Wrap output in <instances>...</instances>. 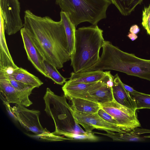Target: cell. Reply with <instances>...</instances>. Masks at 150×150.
I'll list each match as a JSON object with an SVG mask.
<instances>
[{"instance_id": "cell-30", "label": "cell", "mask_w": 150, "mask_h": 150, "mask_svg": "<svg viewBox=\"0 0 150 150\" xmlns=\"http://www.w3.org/2000/svg\"><path fill=\"white\" fill-rule=\"evenodd\" d=\"M128 37L132 41H134L138 37L136 34L130 33L127 35Z\"/></svg>"}, {"instance_id": "cell-8", "label": "cell", "mask_w": 150, "mask_h": 150, "mask_svg": "<svg viewBox=\"0 0 150 150\" xmlns=\"http://www.w3.org/2000/svg\"><path fill=\"white\" fill-rule=\"evenodd\" d=\"M18 0H0V14L3 18L5 31L8 35L15 34L23 28Z\"/></svg>"}, {"instance_id": "cell-21", "label": "cell", "mask_w": 150, "mask_h": 150, "mask_svg": "<svg viewBox=\"0 0 150 150\" xmlns=\"http://www.w3.org/2000/svg\"><path fill=\"white\" fill-rule=\"evenodd\" d=\"M45 64L49 78L51 79L55 83L61 85L67 81L66 79L61 75L56 68L45 61Z\"/></svg>"}, {"instance_id": "cell-11", "label": "cell", "mask_w": 150, "mask_h": 150, "mask_svg": "<svg viewBox=\"0 0 150 150\" xmlns=\"http://www.w3.org/2000/svg\"><path fill=\"white\" fill-rule=\"evenodd\" d=\"M20 33L28 59L38 71L45 77L48 78L46 71L44 59L23 28L21 30Z\"/></svg>"}, {"instance_id": "cell-23", "label": "cell", "mask_w": 150, "mask_h": 150, "mask_svg": "<svg viewBox=\"0 0 150 150\" xmlns=\"http://www.w3.org/2000/svg\"><path fill=\"white\" fill-rule=\"evenodd\" d=\"M8 77L11 84L17 90L21 92L31 95L35 87L15 80L11 72H8Z\"/></svg>"}, {"instance_id": "cell-6", "label": "cell", "mask_w": 150, "mask_h": 150, "mask_svg": "<svg viewBox=\"0 0 150 150\" xmlns=\"http://www.w3.org/2000/svg\"><path fill=\"white\" fill-rule=\"evenodd\" d=\"M11 109L22 127L27 131L32 132L40 139L51 141L72 140L70 138L55 135L53 132L44 128L39 120L40 112L39 110L29 109L20 104H16L11 107Z\"/></svg>"}, {"instance_id": "cell-18", "label": "cell", "mask_w": 150, "mask_h": 150, "mask_svg": "<svg viewBox=\"0 0 150 150\" xmlns=\"http://www.w3.org/2000/svg\"><path fill=\"white\" fill-rule=\"evenodd\" d=\"M95 83H76L71 84L65 83L62 87V89L64 96L66 98L69 99L86 91H88L91 86Z\"/></svg>"}, {"instance_id": "cell-14", "label": "cell", "mask_w": 150, "mask_h": 150, "mask_svg": "<svg viewBox=\"0 0 150 150\" xmlns=\"http://www.w3.org/2000/svg\"><path fill=\"white\" fill-rule=\"evenodd\" d=\"M105 74L103 70H96L78 72H72L69 80L65 83H91L100 81Z\"/></svg>"}, {"instance_id": "cell-19", "label": "cell", "mask_w": 150, "mask_h": 150, "mask_svg": "<svg viewBox=\"0 0 150 150\" xmlns=\"http://www.w3.org/2000/svg\"><path fill=\"white\" fill-rule=\"evenodd\" d=\"M92 132L94 134H98L106 136L112 139L113 141L139 142L144 141L145 139L144 137H141L139 135L135 134L132 132L111 133H103L93 132Z\"/></svg>"}, {"instance_id": "cell-3", "label": "cell", "mask_w": 150, "mask_h": 150, "mask_svg": "<svg viewBox=\"0 0 150 150\" xmlns=\"http://www.w3.org/2000/svg\"><path fill=\"white\" fill-rule=\"evenodd\" d=\"M102 48L98 62L83 71L112 70L150 81V59L124 52L108 41H105Z\"/></svg>"}, {"instance_id": "cell-16", "label": "cell", "mask_w": 150, "mask_h": 150, "mask_svg": "<svg viewBox=\"0 0 150 150\" xmlns=\"http://www.w3.org/2000/svg\"><path fill=\"white\" fill-rule=\"evenodd\" d=\"M11 74L14 79L25 84L39 88L43 83L37 77L22 68L13 69Z\"/></svg>"}, {"instance_id": "cell-24", "label": "cell", "mask_w": 150, "mask_h": 150, "mask_svg": "<svg viewBox=\"0 0 150 150\" xmlns=\"http://www.w3.org/2000/svg\"><path fill=\"white\" fill-rule=\"evenodd\" d=\"M142 24L147 34L150 35V4L143 11Z\"/></svg>"}, {"instance_id": "cell-26", "label": "cell", "mask_w": 150, "mask_h": 150, "mask_svg": "<svg viewBox=\"0 0 150 150\" xmlns=\"http://www.w3.org/2000/svg\"><path fill=\"white\" fill-rule=\"evenodd\" d=\"M104 75L100 81L112 87L113 84L114 76L111 74L110 71H106Z\"/></svg>"}, {"instance_id": "cell-2", "label": "cell", "mask_w": 150, "mask_h": 150, "mask_svg": "<svg viewBox=\"0 0 150 150\" xmlns=\"http://www.w3.org/2000/svg\"><path fill=\"white\" fill-rule=\"evenodd\" d=\"M43 98L45 111L54 123L55 130L53 132L54 134L72 140H95V136L92 132L84 131L76 122L73 110L64 96L57 95L47 88Z\"/></svg>"}, {"instance_id": "cell-27", "label": "cell", "mask_w": 150, "mask_h": 150, "mask_svg": "<svg viewBox=\"0 0 150 150\" xmlns=\"http://www.w3.org/2000/svg\"><path fill=\"white\" fill-rule=\"evenodd\" d=\"M2 95L1 93V98L3 101V104L5 107L6 110L10 116L12 117V118L14 121L18 122L17 117L12 112L11 107L10 106L9 103L6 100L5 98Z\"/></svg>"}, {"instance_id": "cell-15", "label": "cell", "mask_w": 150, "mask_h": 150, "mask_svg": "<svg viewBox=\"0 0 150 150\" xmlns=\"http://www.w3.org/2000/svg\"><path fill=\"white\" fill-rule=\"evenodd\" d=\"M72 109L78 112L84 113H95L101 108L100 104L86 99L77 97H72Z\"/></svg>"}, {"instance_id": "cell-1", "label": "cell", "mask_w": 150, "mask_h": 150, "mask_svg": "<svg viewBox=\"0 0 150 150\" xmlns=\"http://www.w3.org/2000/svg\"><path fill=\"white\" fill-rule=\"evenodd\" d=\"M24 13L23 28L45 61L58 69L62 68L71 54L62 21L37 16L29 10Z\"/></svg>"}, {"instance_id": "cell-7", "label": "cell", "mask_w": 150, "mask_h": 150, "mask_svg": "<svg viewBox=\"0 0 150 150\" xmlns=\"http://www.w3.org/2000/svg\"><path fill=\"white\" fill-rule=\"evenodd\" d=\"M100 105L101 108L117 122L121 128L124 131L130 132L140 127L136 111L119 104L114 99Z\"/></svg>"}, {"instance_id": "cell-13", "label": "cell", "mask_w": 150, "mask_h": 150, "mask_svg": "<svg viewBox=\"0 0 150 150\" xmlns=\"http://www.w3.org/2000/svg\"><path fill=\"white\" fill-rule=\"evenodd\" d=\"M88 92L93 101L100 104L114 100L112 87L100 81L92 85Z\"/></svg>"}, {"instance_id": "cell-29", "label": "cell", "mask_w": 150, "mask_h": 150, "mask_svg": "<svg viewBox=\"0 0 150 150\" xmlns=\"http://www.w3.org/2000/svg\"><path fill=\"white\" fill-rule=\"evenodd\" d=\"M122 83L125 89L128 91L130 93H136L137 91L130 86L122 82Z\"/></svg>"}, {"instance_id": "cell-22", "label": "cell", "mask_w": 150, "mask_h": 150, "mask_svg": "<svg viewBox=\"0 0 150 150\" xmlns=\"http://www.w3.org/2000/svg\"><path fill=\"white\" fill-rule=\"evenodd\" d=\"M130 94L135 102L137 110L142 108L150 109V95L137 91Z\"/></svg>"}, {"instance_id": "cell-12", "label": "cell", "mask_w": 150, "mask_h": 150, "mask_svg": "<svg viewBox=\"0 0 150 150\" xmlns=\"http://www.w3.org/2000/svg\"><path fill=\"white\" fill-rule=\"evenodd\" d=\"M122 83L118 75L115 74L112 87L114 99L119 104L136 111L135 102L130 93L124 88Z\"/></svg>"}, {"instance_id": "cell-4", "label": "cell", "mask_w": 150, "mask_h": 150, "mask_svg": "<svg viewBox=\"0 0 150 150\" xmlns=\"http://www.w3.org/2000/svg\"><path fill=\"white\" fill-rule=\"evenodd\" d=\"M103 32L97 25L76 29L74 49L71 58L74 72L82 71L99 61L100 50L105 41Z\"/></svg>"}, {"instance_id": "cell-28", "label": "cell", "mask_w": 150, "mask_h": 150, "mask_svg": "<svg viewBox=\"0 0 150 150\" xmlns=\"http://www.w3.org/2000/svg\"><path fill=\"white\" fill-rule=\"evenodd\" d=\"M129 31L130 33L136 34L139 32L140 29L137 25H134L131 27Z\"/></svg>"}, {"instance_id": "cell-5", "label": "cell", "mask_w": 150, "mask_h": 150, "mask_svg": "<svg viewBox=\"0 0 150 150\" xmlns=\"http://www.w3.org/2000/svg\"><path fill=\"white\" fill-rule=\"evenodd\" d=\"M61 10L68 15L76 28L81 23L97 25L106 18L110 0H56Z\"/></svg>"}, {"instance_id": "cell-25", "label": "cell", "mask_w": 150, "mask_h": 150, "mask_svg": "<svg viewBox=\"0 0 150 150\" xmlns=\"http://www.w3.org/2000/svg\"><path fill=\"white\" fill-rule=\"evenodd\" d=\"M97 112L98 115L105 121L117 125L120 127L117 122L110 115L101 108Z\"/></svg>"}, {"instance_id": "cell-20", "label": "cell", "mask_w": 150, "mask_h": 150, "mask_svg": "<svg viewBox=\"0 0 150 150\" xmlns=\"http://www.w3.org/2000/svg\"><path fill=\"white\" fill-rule=\"evenodd\" d=\"M143 0H110L123 16H127L133 11L136 6Z\"/></svg>"}, {"instance_id": "cell-10", "label": "cell", "mask_w": 150, "mask_h": 150, "mask_svg": "<svg viewBox=\"0 0 150 150\" xmlns=\"http://www.w3.org/2000/svg\"><path fill=\"white\" fill-rule=\"evenodd\" d=\"M8 72L0 69V90L9 103L20 104L28 107L33 104L29 98V95L18 91L10 83Z\"/></svg>"}, {"instance_id": "cell-9", "label": "cell", "mask_w": 150, "mask_h": 150, "mask_svg": "<svg viewBox=\"0 0 150 150\" xmlns=\"http://www.w3.org/2000/svg\"><path fill=\"white\" fill-rule=\"evenodd\" d=\"M73 112L76 122L81 125L87 132H92L93 130L97 129L104 130L108 133L126 132L119 126L104 120L98 115L97 112L84 113L73 110Z\"/></svg>"}, {"instance_id": "cell-17", "label": "cell", "mask_w": 150, "mask_h": 150, "mask_svg": "<svg viewBox=\"0 0 150 150\" xmlns=\"http://www.w3.org/2000/svg\"><path fill=\"white\" fill-rule=\"evenodd\" d=\"M60 16V20L64 28L69 49L71 55L74 49L76 28L65 12L61 10Z\"/></svg>"}]
</instances>
